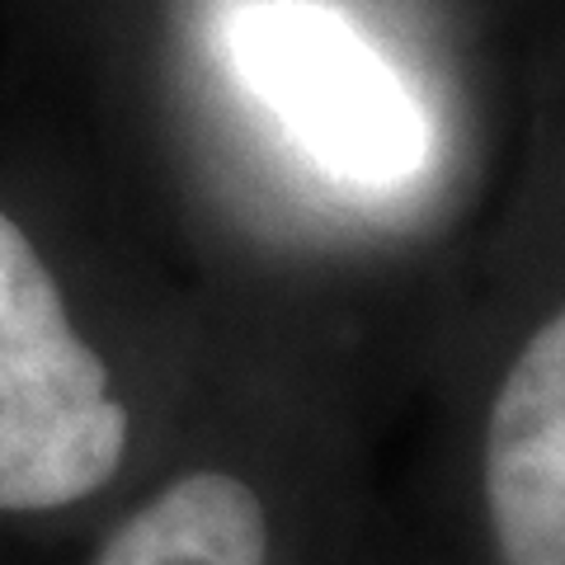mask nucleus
Returning <instances> with one entry per match:
<instances>
[{
	"mask_svg": "<svg viewBox=\"0 0 565 565\" xmlns=\"http://www.w3.org/2000/svg\"><path fill=\"white\" fill-rule=\"evenodd\" d=\"M226 57L307 161L340 184L392 189L429 161V114L367 33L321 0H245Z\"/></svg>",
	"mask_w": 565,
	"mask_h": 565,
	"instance_id": "f257e3e1",
	"label": "nucleus"
},
{
	"mask_svg": "<svg viewBox=\"0 0 565 565\" xmlns=\"http://www.w3.org/2000/svg\"><path fill=\"white\" fill-rule=\"evenodd\" d=\"M128 411L57 278L0 212V509H62L122 462Z\"/></svg>",
	"mask_w": 565,
	"mask_h": 565,
	"instance_id": "f03ea898",
	"label": "nucleus"
},
{
	"mask_svg": "<svg viewBox=\"0 0 565 565\" xmlns=\"http://www.w3.org/2000/svg\"><path fill=\"white\" fill-rule=\"evenodd\" d=\"M486 504L504 565H565V311L523 344L490 405Z\"/></svg>",
	"mask_w": 565,
	"mask_h": 565,
	"instance_id": "7ed1b4c3",
	"label": "nucleus"
},
{
	"mask_svg": "<svg viewBox=\"0 0 565 565\" xmlns=\"http://www.w3.org/2000/svg\"><path fill=\"white\" fill-rule=\"evenodd\" d=\"M95 565H269V519L232 471H189L109 537Z\"/></svg>",
	"mask_w": 565,
	"mask_h": 565,
	"instance_id": "20e7f679",
	"label": "nucleus"
}]
</instances>
